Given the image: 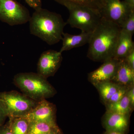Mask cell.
I'll return each mask as SVG.
<instances>
[{
	"label": "cell",
	"mask_w": 134,
	"mask_h": 134,
	"mask_svg": "<svg viewBox=\"0 0 134 134\" xmlns=\"http://www.w3.org/2000/svg\"><path fill=\"white\" fill-rule=\"evenodd\" d=\"M8 117L7 108L2 100L0 99V126L4 125L5 120Z\"/></svg>",
	"instance_id": "22"
},
{
	"label": "cell",
	"mask_w": 134,
	"mask_h": 134,
	"mask_svg": "<svg viewBox=\"0 0 134 134\" xmlns=\"http://www.w3.org/2000/svg\"><path fill=\"white\" fill-rule=\"evenodd\" d=\"M112 82L120 86L130 87L134 85V70L124 59L120 60Z\"/></svg>",
	"instance_id": "12"
},
{
	"label": "cell",
	"mask_w": 134,
	"mask_h": 134,
	"mask_svg": "<svg viewBox=\"0 0 134 134\" xmlns=\"http://www.w3.org/2000/svg\"><path fill=\"white\" fill-rule=\"evenodd\" d=\"M103 134H125L121 132H116V131H112V130H106L104 133Z\"/></svg>",
	"instance_id": "28"
},
{
	"label": "cell",
	"mask_w": 134,
	"mask_h": 134,
	"mask_svg": "<svg viewBox=\"0 0 134 134\" xmlns=\"http://www.w3.org/2000/svg\"><path fill=\"white\" fill-rule=\"evenodd\" d=\"M127 93L131 105L134 108V85L129 88Z\"/></svg>",
	"instance_id": "25"
},
{
	"label": "cell",
	"mask_w": 134,
	"mask_h": 134,
	"mask_svg": "<svg viewBox=\"0 0 134 134\" xmlns=\"http://www.w3.org/2000/svg\"><path fill=\"white\" fill-rule=\"evenodd\" d=\"M121 30L117 24L101 18L88 43V58L101 62L113 58Z\"/></svg>",
	"instance_id": "1"
},
{
	"label": "cell",
	"mask_w": 134,
	"mask_h": 134,
	"mask_svg": "<svg viewBox=\"0 0 134 134\" xmlns=\"http://www.w3.org/2000/svg\"><path fill=\"white\" fill-rule=\"evenodd\" d=\"M120 60L112 58L103 62L97 69L88 75V79L92 84L111 81L115 75Z\"/></svg>",
	"instance_id": "10"
},
{
	"label": "cell",
	"mask_w": 134,
	"mask_h": 134,
	"mask_svg": "<svg viewBox=\"0 0 134 134\" xmlns=\"http://www.w3.org/2000/svg\"><path fill=\"white\" fill-rule=\"evenodd\" d=\"M98 11L102 18L121 28L128 16L134 10L121 0H101Z\"/></svg>",
	"instance_id": "7"
},
{
	"label": "cell",
	"mask_w": 134,
	"mask_h": 134,
	"mask_svg": "<svg viewBox=\"0 0 134 134\" xmlns=\"http://www.w3.org/2000/svg\"><path fill=\"white\" fill-rule=\"evenodd\" d=\"M132 37L128 32L121 29L113 58L118 60L123 59L134 49Z\"/></svg>",
	"instance_id": "14"
},
{
	"label": "cell",
	"mask_w": 134,
	"mask_h": 134,
	"mask_svg": "<svg viewBox=\"0 0 134 134\" xmlns=\"http://www.w3.org/2000/svg\"><path fill=\"white\" fill-rule=\"evenodd\" d=\"M0 99L6 107L9 119L25 117L39 102L16 91L0 92Z\"/></svg>",
	"instance_id": "5"
},
{
	"label": "cell",
	"mask_w": 134,
	"mask_h": 134,
	"mask_svg": "<svg viewBox=\"0 0 134 134\" xmlns=\"http://www.w3.org/2000/svg\"><path fill=\"white\" fill-rule=\"evenodd\" d=\"M130 115L106 111L102 119L106 130H112L127 134L129 132Z\"/></svg>",
	"instance_id": "11"
},
{
	"label": "cell",
	"mask_w": 134,
	"mask_h": 134,
	"mask_svg": "<svg viewBox=\"0 0 134 134\" xmlns=\"http://www.w3.org/2000/svg\"><path fill=\"white\" fill-rule=\"evenodd\" d=\"M92 32H81L78 35H71L68 33H63L62 46L59 52L62 53L73 48L80 47L88 43Z\"/></svg>",
	"instance_id": "13"
},
{
	"label": "cell",
	"mask_w": 134,
	"mask_h": 134,
	"mask_svg": "<svg viewBox=\"0 0 134 134\" xmlns=\"http://www.w3.org/2000/svg\"><path fill=\"white\" fill-rule=\"evenodd\" d=\"M129 88V87L121 86L117 90V91L110 98L105 105L112 103H115L120 100L126 93Z\"/></svg>",
	"instance_id": "21"
},
{
	"label": "cell",
	"mask_w": 134,
	"mask_h": 134,
	"mask_svg": "<svg viewBox=\"0 0 134 134\" xmlns=\"http://www.w3.org/2000/svg\"><path fill=\"white\" fill-rule=\"evenodd\" d=\"M10 129L13 134H28L30 121L25 117L10 119L8 121Z\"/></svg>",
	"instance_id": "18"
},
{
	"label": "cell",
	"mask_w": 134,
	"mask_h": 134,
	"mask_svg": "<svg viewBox=\"0 0 134 134\" xmlns=\"http://www.w3.org/2000/svg\"><path fill=\"white\" fill-rule=\"evenodd\" d=\"M0 134H13L10 128L8 121L6 124L0 126Z\"/></svg>",
	"instance_id": "26"
},
{
	"label": "cell",
	"mask_w": 134,
	"mask_h": 134,
	"mask_svg": "<svg viewBox=\"0 0 134 134\" xmlns=\"http://www.w3.org/2000/svg\"><path fill=\"white\" fill-rule=\"evenodd\" d=\"M14 82L22 93L38 102L52 97L56 93L47 79L37 73H18L14 77Z\"/></svg>",
	"instance_id": "3"
},
{
	"label": "cell",
	"mask_w": 134,
	"mask_h": 134,
	"mask_svg": "<svg viewBox=\"0 0 134 134\" xmlns=\"http://www.w3.org/2000/svg\"><path fill=\"white\" fill-rule=\"evenodd\" d=\"M62 53L50 50L42 53L37 63L38 74L47 79L54 75L60 66Z\"/></svg>",
	"instance_id": "9"
},
{
	"label": "cell",
	"mask_w": 134,
	"mask_h": 134,
	"mask_svg": "<svg viewBox=\"0 0 134 134\" xmlns=\"http://www.w3.org/2000/svg\"><path fill=\"white\" fill-rule=\"evenodd\" d=\"M56 107L46 99L40 101L31 111L25 117L30 121L45 122L54 127H59L56 122Z\"/></svg>",
	"instance_id": "8"
},
{
	"label": "cell",
	"mask_w": 134,
	"mask_h": 134,
	"mask_svg": "<svg viewBox=\"0 0 134 134\" xmlns=\"http://www.w3.org/2000/svg\"><path fill=\"white\" fill-rule=\"evenodd\" d=\"M122 1L128 5L131 9L134 10V0H123Z\"/></svg>",
	"instance_id": "27"
},
{
	"label": "cell",
	"mask_w": 134,
	"mask_h": 134,
	"mask_svg": "<svg viewBox=\"0 0 134 134\" xmlns=\"http://www.w3.org/2000/svg\"><path fill=\"white\" fill-rule=\"evenodd\" d=\"M30 7L36 10L42 8V0H24Z\"/></svg>",
	"instance_id": "23"
},
{
	"label": "cell",
	"mask_w": 134,
	"mask_h": 134,
	"mask_svg": "<svg viewBox=\"0 0 134 134\" xmlns=\"http://www.w3.org/2000/svg\"><path fill=\"white\" fill-rule=\"evenodd\" d=\"M105 106L106 111L124 115H131L134 110L130 104L127 92L120 100Z\"/></svg>",
	"instance_id": "15"
},
{
	"label": "cell",
	"mask_w": 134,
	"mask_h": 134,
	"mask_svg": "<svg viewBox=\"0 0 134 134\" xmlns=\"http://www.w3.org/2000/svg\"><path fill=\"white\" fill-rule=\"evenodd\" d=\"M121 29L133 36L134 33V11L132 12L125 20Z\"/></svg>",
	"instance_id": "20"
},
{
	"label": "cell",
	"mask_w": 134,
	"mask_h": 134,
	"mask_svg": "<svg viewBox=\"0 0 134 134\" xmlns=\"http://www.w3.org/2000/svg\"><path fill=\"white\" fill-rule=\"evenodd\" d=\"M65 7L69 13L66 24L79 29L82 32H92L102 18L98 10L96 9L74 4H67Z\"/></svg>",
	"instance_id": "4"
},
{
	"label": "cell",
	"mask_w": 134,
	"mask_h": 134,
	"mask_svg": "<svg viewBox=\"0 0 134 134\" xmlns=\"http://www.w3.org/2000/svg\"><path fill=\"white\" fill-rule=\"evenodd\" d=\"M31 15L29 10L16 0H0V19L11 26L25 24Z\"/></svg>",
	"instance_id": "6"
},
{
	"label": "cell",
	"mask_w": 134,
	"mask_h": 134,
	"mask_svg": "<svg viewBox=\"0 0 134 134\" xmlns=\"http://www.w3.org/2000/svg\"><path fill=\"white\" fill-rule=\"evenodd\" d=\"M124 59L128 65L134 70V49L127 54Z\"/></svg>",
	"instance_id": "24"
},
{
	"label": "cell",
	"mask_w": 134,
	"mask_h": 134,
	"mask_svg": "<svg viewBox=\"0 0 134 134\" xmlns=\"http://www.w3.org/2000/svg\"><path fill=\"white\" fill-rule=\"evenodd\" d=\"M29 22L31 34L49 45L62 40L66 25L60 15L42 8L35 10Z\"/></svg>",
	"instance_id": "2"
},
{
	"label": "cell",
	"mask_w": 134,
	"mask_h": 134,
	"mask_svg": "<svg viewBox=\"0 0 134 134\" xmlns=\"http://www.w3.org/2000/svg\"><path fill=\"white\" fill-rule=\"evenodd\" d=\"M93 85L97 90L101 101L104 105L121 86L112 81L102 82Z\"/></svg>",
	"instance_id": "16"
},
{
	"label": "cell",
	"mask_w": 134,
	"mask_h": 134,
	"mask_svg": "<svg viewBox=\"0 0 134 134\" xmlns=\"http://www.w3.org/2000/svg\"><path fill=\"white\" fill-rule=\"evenodd\" d=\"M28 134H63L59 127L40 122L30 121Z\"/></svg>",
	"instance_id": "17"
},
{
	"label": "cell",
	"mask_w": 134,
	"mask_h": 134,
	"mask_svg": "<svg viewBox=\"0 0 134 134\" xmlns=\"http://www.w3.org/2000/svg\"><path fill=\"white\" fill-rule=\"evenodd\" d=\"M56 2L65 6L68 4H76L87 6L98 10L101 0H54Z\"/></svg>",
	"instance_id": "19"
}]
</instances>
